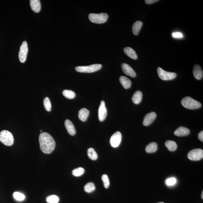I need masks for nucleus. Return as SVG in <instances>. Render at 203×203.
Masks as SVG:
<instances>
[{"label":"nucleus","instance_id":"nucleus-11","mask_svg":"<svg viewBox=\"0 0 203 203\" xmlns=\"http://www.w3.org/2000/svg\"><path fill=\"white\" fill-rule=\"evenodd\" d=\"M157 114L154 112L148 113L144 117L143 122V125L145 126L150 125L155 120Z\"/></svg>","mask_w":203,"mask_h":203},{"label":"nucleus","instance_id":"nucleus-35","mask_svg":"<svg viewBox=\"0 0 203 203\" xmlns=\"http://www.w3.org/2000/svg\"><path fill=\"white\" fill-rule=\"evenodd\" d=\"M198 138L200 140L203 142V130L200 132L198 135Z\"/></svg>","mask_w":203,"mask_h":203},{"label":"nucleus","instance_id":"nucleus-19","mask_svg":"<svg viewBox=\"0 0 203 203\" xmlns=\"http://www.w3.org/2000/svg\"><path fill=\"white\" fill-rule=\"evenodd\" d=\"M124 52L129 57L134 59H137V56L136 52L134 50L130 47H126L124 48Z\"/></svg>","mask_w":203,"mask_h":203},{"label":"nucleus","instance_id":"nucleus-29","mask_svg":"<svg viewBox=\"0 0 203 203\" xmlns=\"http://www.w3.org/2000/svg\"><path fill=\"white\" fill-rule=\"evenodd\" d=\"M44 107L48 111H51V104L49 99L48 97H46L43 100Z\"/></svg>","mask_w":203,"mask_h":203},{"label":"nucleus","instance_id":"nucleus-31","mask_svg":"<svg viewBox=\"0 0 203 203\" xmlns=\"http://www.w3.org/2000/svg\"><path fill=\"white\" fill-rule=\"evenodd\" d=\"M102 179L103 183L104 186L106 188H108L110 185L109 178L106 174H103L102 176Z\"/></svg>","mask_w":203,"mask_h":203},{"label":"nucleus","instance_id":"nucleus-5","mask_svg":"<svg viewBox=\"0 0 203 203\" xmlns=\"http://www.w3.org/2000/svg\"><path fill=\"white\" fill-rule=\"evenodd\" d=\"M102 67L101 64H94L88 66H77L75 68V70L81 73H93L100 70Z\"/></svg>","mask_w":203,"mask_h":203},{"label":"nucleus","instance_id":"nucleus-34","mask_svg":"<svg viewBox=\"0 0 203 203\" xmlns=\"http://www.w3.org/2000/svg\"><path fill=\"white\" fill-rule=\"evenodd\" d=\"M158 1V0H146L145 2L146 4L149 5L154 4V3Z\"/></svg>","mask_w":203,"mask_h":203},{"label":"nucleus","instance_id":"nucleus-7","mask_svg":"<svg viewBox=\"0 0 203 203\" xmlns=\"http://www.w3.org/2000/svg\"><path fill=\"white\" fill-rule=\"evenodd\" d=\"M188 158L191 161H199L203 158V151L201 149H193L189 152Z\"/></svg>","mask_w":203,"mask_h":203},{"label":"nucleus","instance_id":"nucleus-28","mask_svg":"<svg viewBox=\"0 0 203 203\" xmlns=\"http://www.w3.org/2000/svg\"><path fill=\"white\" fill-rule=\"evenodd\" d=\"M47 202L49 203H58L59 201V197L55 195H51L47 197Z\"/></svg>","mask_w":203,"mask_h":203},{"label":"nucleus","instance_id":"nucleus-33","mask_svg":"<svg viewBox=\"0 0 203 203\" xmlns=\"http://www.w3.org/2000/svg\"><path fill=\"white\" fill-rule=\"evenodd\" d=\"M172 36L174 38H182L183 37V35L181 33L179 32L173 33Z\"/></svg>","mask_w":203,"mask_h":203},{"label":"nucleus","instance_id":"nucleus-21","mask_svg":"<svg viewBox=\"0 0 203 203\" xmlns=\"http://www.w3.org/2000/svg\"><path fill=\"white\" fill-rule=\"evenodd\" d=\"M143 25V22L140 21H137L134 23L132 27V31L134 34L137 35L140 31Z\"/></svg>","mask_w":203,"mask_h":203},{"label":"nucleus","instance_id":"nucleus-14","mask_svg":"<svg viewBox=\"0 0 203 203\" xmlns=\"http://www.w3.org/2000/svg\"><path fill=\"white\" fill-rule=\"evenodd\" d=\"M65 126L69 134L71 135H74L76 134V130L71 121L69 119L66 120L65 122Z\"/></svg>","mask_w":203,"mask_h":203},{"label":"nucleus","instance_id":"nucleus-13","mask_svg":"<svg viewBox=\"0 0 203 203\" xmlns=\"http://www.w3.org/2000/svg\"><path fill=\"white\" fill-rule=\"evenodd\" d=\"M190 133V130L186 127H180L174 132V134L178 137L186 136Z\"/></svg>","mask_w":203,"mask_h":203},{"label":"nucleus","instance_id":"nucleus-1","mask_svg":"<svg viewBox=\"0 0 203 203\" xmlns=\"http://www.w3.org/2000/svg\"><path fill=\"white\" fill-rule=\"evenodd\" d=\"M39 141L41 150L44 153H51L56 147L54 139L51 135L46 132L40 134L39 136Z\"/></svg>","mask_w":203,"mask_h":203},{"label":"nucleus","instance_id":"nucleus-26","mask_svg":"<svg viewBox=\"0 0 203 203\" xmlns=\"http://www.w3.org/2000/svg\"><path fill=\"white\" fill-rule=\"evenodd\" d=\"M84 188L85 191L88 193H90L95 190L96 187L94 184L93 182H89L85 185Z\"/></svg>","mask_w":203,"mask_h":203},{"label":"nucleus","instance_id":"nucleus-10","mask_svg":"<svg viewBox=\"0 0 203 203\" xmlns=\"http://www.w3.org/2000/svg\"><path fill=\"white\" fill-rule=\"evenodd\" d=\"M107 115V110L104 101L103 100L100 102V107L98 109V118L100 122H103L105 120Z\"/></svg>","mask_w":203,"mask_h":203},{"label":"nucleus","instance_id":"nucleus-30","mask_svg":"<svg viewBox=\"0 0 203 203\" xmlns=\"http://www.w3.org/2000/svg\"><path fill=\"white\" fill-rule=\"evenodd\" d=\"M13 197L16 200L20 201L24 200L25 198L24 195L19 192H15L13 193Z\"/></svg>","mask_w":203,"mask_h":203},{"label":"nucleus","instance_id":"nucleus-23","mask_svg":"<svg viewBox=\"0 0 203 203\" xmlns=\"http://www.w3.org/2000/svg\"><path fill=\"white\" fill-rule=\"evenodd\" d=\"M165 145L171 151H174L177 150V145L175 141L172 140H167L165 142Z\"/></svg>","mask_w":203,"mask_h":203},{"label":"nucleus","instance_id":"nucleus-12","mask_svg":"<svg viewBox=\"0 0 203 203\" xmlns=\"http://www.w3.org/2000/svg\"><path fill=\"white\" fill-rule=\"evenodd\" d=\"M123 71L129 76L134 78L136 76V73L133 69L128 64L123 63L122 65Z\"/></svg>","mask_w":203,"mask_h":203},{"label":"nucleus","instance_id":"nucleus-4","mask_svg":"<svg viewBox=\"0 0 203 203\" xmlns=\"http://www.w3.org/2000/svg\"><path fill=\"white\" fill-rule=\"evenodd\" d=\"M108 16L107 13H91L89 15L90 20L92 22L97 24H102L106 22Z\"/></svg>","mask_w":203,"mask_h":203},{"label":"nucleus","instance_id":"nucleus-24","mask_svg":"<svg viewBox=\"0 0 203 203\" xmlns=\"http://www.w3.org/2000/svg\"><path fill=\"white\" fill-rule=\"evenodd\" d=\"M87 154L88 157L92 160H96L98 158V155L96 152L93 148H90L88 149Z\"/></svg>","mask_w":203,"mask_h":203},{"label":"nucleus","instance_id":"nucleus-18","mask_svg":"<svg viewBox=\"0 0 203 203\" xmlns=\"http://www.w3.org/2000/svg\"><path fill=\"white\" fill-rule=\"evenodd\" d=\"M119 81L121 84L125 89H129L131 86L132 83L131 81L126 77L120 76V77Z\"/></svg>","mask_w":203,"mask_h":203},{"label":"nucleus","instance_id":"nucleus-8","mask_svg":"<svg viewBox=\"0 0 203 203\" xmlns=\"http://www.w3.org/2000/svg\"><path fill=\"white\" fill-rule=\"evenodd\" d=\"M28 51V44L27 42L24 41L20 47L19 52V58L20 62L24 63L25 62Z\"/></svg>","mask_w":203,"mask_h":203},{"label":"nucleus","instance_id":"nucleus-25","mask_svg":"<svg viewBox=\"0 0 203 203\" xmlns=\"http://www.w3.org/2000/svg\"><path fill=\"white\" fill-rule=\"evenodd\" d=\"M63 94L64 97L69 99L74 98L76 96V94L73 91L68 90H65L63 91Z\"/></svg>","mask_w":203,"mask_h":203},{"label":"nucleus","instance_id":"nucleus-6","mask_svg":"<svg viewBox=\"0 0 203 203\" xmlns=\"http://www.w3.org/2000/svg\"><path fill=\"white\" fill-rule=\"evenodd\" d=\"M157 73L160 78L164 81L174 80L177 76V73L174 72H167L160 67L157 69Z\"/></svg>","mask_w":203,"mask_h":203},{"label":"nucleus","instance_id":"nucleus-17","mask_svg":"<svg viewBox=\"0 0 203 203\" xmlns=\"http://www.w3.org/2000/svg\"><path fill=\"white\" fill-rule=\"evenodd\" d=\"M90 112L86 108H82L79 112L78 117L80 120L83 122H85L89 116Z\"/></svg>","mask_w":203,"mask_h":203},{"label":"nucleus","instance_id":"nucleus-36","mask_svg":"<svg viewBox=\"0 0 203 203\" xmlns=\"http://www.w3.org/2000/svg\"><path fill=\"white\" fill-rule=\"evenodd\" d=\"M201 198L203 199V191H202V195H201Z\"/></svg>","mask_w":203,"mask_h":203},{"label":"nucleus","instance_id":"nucleus-37","mask_svg":"<svg viewBox=\"0 0 203 203\" xmlns=\"http://www.w3.org/2000/svg\"><path fill=\"white\" fill-rule=\"evenodd\" d=\"M164 203V202H159V203Z\"/></svg>","mask_w":203,"mask_h":203},{"label":"nucleus","instance_id":"nucleus-22","mask_svg":"<svg viewBox=\"0 0 203 203\" xmlns=\"http://www.w3.org/2000/svg\"><path fill=\"white\" fill-rule=\"evenodd\" d=\"M157 149H158V145L157 143L152 142L146 146V151L148 153H152L156 152Z\"/></svg>","mask_w":203,"mask_h":203},{"label":"nucleus","instance_id":"nucleus-32","mask_svg":"<svg viewBox=\"0 0 203 203\" xmlns=\"http://www.w3.org/2000/svg\"><path fill=\"white\" fill-rule=\"evenodd\" d=\"M177 179L174 178H171L167 179L166 181V184L168 186H172L175 185L177 183Z\"/></svg>","mask_w":203,"mask_h":203},{"label":"nucleus","instance_id":"nucleus-9","mask_svg":"<svg viewBox=\"0 0 203 203\" xmlns=\"http://www.w3.org/2000/svg\"><path fill=\"white\" fill-rule=\"evenodd\" d=\"M122 135L120 132L117 131L114 134L110 140V143L113 147H117L120 144L122 141Z\"/></svg>","mask_w":203,"mask_h":203},{"label":"nucleus","instance_id":"nucleus-3","mask_svg":"<svg viewBox=\"0 0 203 203\" xmlns=\"http://www.w3.org/2000/svg\"><path fill=\"white\" fill-rule=\"evenodd\" d=\"M0 141L6 146H12L14 141L13 135L8 130H2L0 133Z\"/></svg>","mask_w":203,"mask_h":203},{"label":"nucleus","instance_id":"nucleus-2","mask_svg":"<svg viewBox=\"0 0 203 203\" xmlns=\"http://www.w3.org/2000/svg\"><path fill=\"white\" fill-rule=\"evenodd\" d=\"M181 104L185 108L190 110L198 109L202 106L200 102L189 96L185 97L182 99Z\"/></svg>","mask_w":203,"mask_h":203},{"label":"nucleus","instance_id":"nucleus-15","mask_svg":"<svg viewBox=\"0 0 203 203\" xmlns=\"http://www.w3.org/2000/svg\"><path fill=\"white\" fill-rule=\"evenodd\" d=\"M30 4L31 9L36 13H39L41 9V5L39 0H31Z\"/></svg>","mask_w":203,"mask_h":203},{"label":"nucleus","instance_id":"nucleus-38","mask_svg":"<svg viewBox=\"0 0 203 203\" xmlns=\"http://www.w3.org/2000/svg\"><path fill=\"white\" fill-rule=\"evenodd\" d=\"M40 132H42V130H40Z\"/></svg>","mask_w":203,"mask_h":203},{"label":"nucleus","instance_id":"nucleus-20","mask_svg":"<svg viewBox=\"0 0 203 203\" xmlns=\"http://www.w3.org/2000/svg\"><path fill=\"white\" fill-rule=\"evenodd\" d=\"M143 94L140 91H137L135 93L132 97V100L135 104L140 103L142 100Z\"/></svg>","mask_w":203,"mask_h":203},{"label":"nucleus","instance_id":"nucleus-16","mask_svg":"<svg viewBox=\"0 0 203 203\" xmlns=\"http://www.w3.org/2000/svg\"><path fill=\"white\" fill-rule=\"evenodd\" d=\"M193 75L195 78L198 80H201L203 78V72L200 66L195 65L193 70Z\"/></svg>","mask_w":203,"mask_h":203},{"label":"nucleus","instance_id":"nucleus-27","mask_svg":"<svg viewBox=\"0 0 203 203\" xmlns=\"http://www.w3.org/2000/svg\"><path fill=\"white\" fill-rule=\"evenodd\" d=\"M85 172V170L82 167H78L72 171V174L75 177H80Z\"/></svg>","mask_w":203,"mask_h":203}]
</instances>
